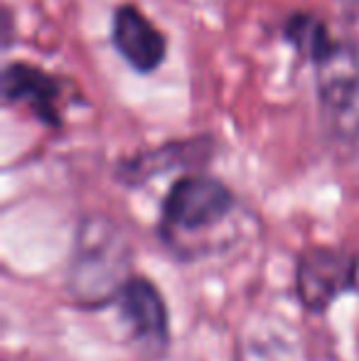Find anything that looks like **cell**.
Instances as JSON below:
<instances>
[{
  "mask_svg": "<svg viewBox=\"0 0 359 361\" xmlns=\"http://www.w3.org/2000/svg\"><path fill=\"white\" fill-rule=\"evenodd\" d=\"M126 243L106 219L84 221L77 236L72 263V290L82 302L104 305L116 300L130 278H126Z\"/></svg>",
  "mask_w": 359,
  "mask_h": 361,
  "instance_id": "1",
  "label": "cell"
},
{
  "mask_svg": "<svg viewBox=\"0 0 359 361\" xmlns=\"http://www.w3.org/2000/svg\"><path fill=\"white\" fill-rule=\"evenodd\" d=\"M234 207L236 197L224 182L205 172H190L173 182L160 207V216L163 228L197 233L224 221Z\"/></svg>",
  "mask_w": 359,
  "mask_h": 361,
  "instance_id": "2",
  "label": "cell"
},
{
  "mask_svg": "<svg viewBox=\"0 0 359 361\" xmlns=\"http://www.w3.org/2000/svg\"><path fill=\"white\" fill-rule=\"evenodd\" d=\"M359 258L340 248L312 246L298 256L296 293L303 307L322 312L357 286Z\"/></svg>",
  "mask_w": 359,
  "mask_h": 361,
  "instance_id": "3",
  "label": "cell"
},
{
  "mask_svg": "<svg viewBox=\"0 0 359 361\" xmlns=\"http://www.w3.org/2000/svg\"><path fill=\"white\" fill-rule=\"evenodd\" d=\"M0 96H3V104L8 106L23 104L47 128H62L64 81L49 74L47 69L23 62V59L8 62L0 72Z\"/></svg>",
  "mask_w": 359,
  "mask_h": 361,
  "instance_id": "4",
  "label": "cell"
},
{
  "mask_svg": "<svg viewBox=\"0 0 359 361\" xmlns=\"http://www.w3.org/2000/svg\"><path fill=\"white\" fill-rule=\"evenodd\" d=\"M111 44L138 74H153L168 57V37L135 3H118L111 13Z\"/></svg>",
  "mask_w": 359,
  "mask_h": 361,
  "instance_id": "5",
  "label": "cell"
},
{
  "mask_svg": "<svg viewBox=\"0 0 359 361\" xmlns=\"http://www.w3.org/2000/svg\"><path fill=\"white\" fill-rule=\"evenodd\" d=\"M214 150L212 135H190V138L168 140V143L140 150L116 165V177L123 185H143L150 177L163 175L173 167H195L200 162H207Z\"/></svg>",
  "mask_w": 359,
  "mask_h": 361,
  "instance_id": "6",
  "label": "cell"
},
{
  "mask_svg": "<svg viewBox=\"0 0 359 361\" xmlns=\"http://www.w3.org/2000/svg\"><path fill=\"white\" fill-rule=\"evenodd\" d=\"M281 35L296 49L298 57L310 62L320 72H325L327 67H335L350 54L345 44L332 35L330 25L310 10H296L288 15L281 25Z\"/></svg>",
  "mask_w": 359,
  "mask_h": 361,
  "instance_id": "7",
  "label": "cell"
},
{
  "mask_svg": "<svg viewBox=\"0 0 359 361\" xmlns=\"http://www.w3.org/2000/svg\"><path fill=\"white\" fill-rule=\"evenodd\" d=\"M121 317L138 339L165 342L168 339V307L158 288L145 278H130L116 298Z\"/></svg>",
  "mask_w": 359,
  "mask_h": 361,
  "instance_id": "8",
  "label": "cell"
}]
</instances>
